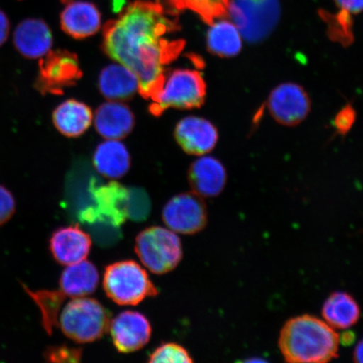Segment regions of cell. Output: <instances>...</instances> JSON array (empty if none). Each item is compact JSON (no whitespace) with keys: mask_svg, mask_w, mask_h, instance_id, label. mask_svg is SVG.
I'll return each mask as SVG.
<instances>
[{"mask_svg":"<svg viewBox=\"0 0 363 363\" xmlns=\"http://www.w3.org/2000/svg\"><path fill=\"white\" fill-rule=\"evenodd\" d=\"M135 252L143 266L157 275L175 269L183 258V247L178 235L161 226L140 231L135 238Z\"/></svg>","mask_w":363,"mask_h":363,"instance_id":"cell-6","label":"cell"},{"mask_svg":"<svg viewBox=\"0 0 363 363\" xmlns=\"http://www.w3.org/2000/svg\"><path fill=\"white\" fill-rule=\"evenodd\" d=\"M157 2L175 15L182 11H192L211 26L226 16L230 0H157Z\"/></svg>","mask_w":363,"mask_h":363,"instance_id":"cell-24","label":"cell"},{"mask_svg":"<svg viewBox=\"0 0 363 363\" xmlns=\"http://www.w3.org/2000/svg\"><path fill=\"white\" fill-rule=\"evenodd\" d=\"M11 30V23L6 13L0 10V47L6 43Z\"/></svg>","mask_w":363,"mask_h":363,"instance_id":"cell-32","label":"cell"},{"mask_svg":"<svg viewBox=\"0 0 363 363\" xmlns=\"http://www.w3.org/2000/svg\"><path fill=\"white\" fill-rule=\"evenodd\" d=\"M342 337H340V342L344 345H349L353 342L354 339H355V335L351 331H347L346 333L342 335Z\"/></svg>","mask_w":363,"mask_h":363,"instance_id":"cell-34","label":"cell"},{"mask_svg":"<svg viewBox=\"0 0 363 363\" xmlns=\"http://www.w3.org/2000/svg\"><path fill=\"white\" fill-rule=\"evenodd\" d=\"M82 76L79 58L67 50L50 51L40 58L34 87L40 94H62Z\"/></svg>","mask_w":363,"mask_h":363,"instance_id":"cell-8","label":"cell"},{"mask_svg":"<svg viewBox=\"0 0 363 363\" xmlns=\"http://www.w3.org/2000/svg\"><path fill=\"white\" fill-rule=\"evenodd\" d=\"M83 356L81 348H74L67 346L49 347L44 352L45 360L50 362H79Z\"/></svg>","mask_w":363,"mask_h":363,"instance_id":"cell-28","label":"cell"},{"mask_svg":"<svg viewBox=\"0 0 363 363\" xmlns=\"http://www.w3.org/2000/svg\"><path fill=\"white\" fill-rule=\"evenodd\" d=\"M207 34V48L214 55L231 57L242 48V36L233 22L218 20L211 25Z\"/></svg>","mask_w":363,"mask_h":363,"instance_id":"cell-23","label":"cell"},{"mask_svg":"<svg viewBox=\"0 0 363 363\" xmlns=\"http://www.w3.org/2000/svg\"><path fill=\"white\" fill-rule=\"evenodd\" d=\"M99 283L97 267L85 259L67 266L59 280V290L67 298L86 297L97 289Z\"/></svg>","mask_w":363,"mask_h":363,"instance_id":"cell-19","label":"cell"},{"mask_svg":"<svg viewBox=\"0 0 363 363\" xmlns=\"http://www.w3.org/2000/svg\"><path fill=\"white\" fill-rule=\"evenodd\" d=\"M353 360L357 363H363V339L357 343L353 352Z\"/></svg>","mask_w":363,"mask_h":363,"instance_id":"cell-33","label":"cell"},{"mask_svg":"<svg viewBox=\"0 0 363 363\" xmlns=\"http://www.w3.org/2000/svg\"><path fill=\"white\" fill-rule=\"evenodd\" d=\"M162 220L175 233L196 234L206 228L208 223L207 207L199 194H180L166 203Z\"/></svg>","mask_w":363,"mask_h":363,"instance_id":"cell-9","label":"cell"},{"mask_svg":"<svg viewBox=\"0 0 363 363\" xmlns=\"http://www.w3.org/2000/svg\"><path fill=\"white\" fill-rule=\"evenodd\" d=\"M110 313L96 299L82 297L68 302L58 325L67 338L77 343H90L104 337L111 325Z\"/></svg>","mask_w":363,"mask_h":363,"instance_id":"cell-4","label":"cell"},{"mask_svg":"<svg viewBox=\"0 0 363 363\" xmlns=\"http://www.w3.org/2000/svg\"><path fill=\"white\" fill-rule=\"evenodd\" d=\"M269 108L272 117L279 123L295 125L306 119L311 110V101L301 86L287 83L272 91Z\"/></svg>","mask_w":363,"mask_h":363,"instance_id":"cell-10","label":"cell"},{"mask_svg":"<svg viewBox=\"0 0 363 363\" xmlns=\"http://www.w3.org/2000/svg\"><path fill=\"white\" fill-rule=\"evenodd\" d=\"M98 85L103 96L113 101H127L139 92V82L134 72L119 62L104 68Z\"/></svg>","mask_w":363,"mask_h":363,"instance_id":"cell-18","label":"cell"},{"mask_svg":"<svg viewBox=\"0 0 363 363\" xmlns=\"http://www.w3.org/2000/svg\"><path fill=\"white\" fill-rule=\"evenodd\" d=\"M111 335L118 352L130 353L149 342L152 326L147 317L135 311H124L111 321Z\"/></svg>","mask_w":363,"mask_h":363,"instance_id":"cell-11","label":"cell"},{"mask_svg":"<svg viewBox=\"0 0 363 363\" xmlns=\"http://www.w3.org/2000/svg\"><path fill=\"white\" fill-rule=\"evenodd\" d=\"M26 292L35 302L42 315V323L47 333L52 335L53 328L58 325V317L60 314L62 303L67 297L60 290H39L31 291L25 285Z\"/></svg>","mask_w":363,"mask_h":363,"instance_id":"cell-25","label":"cell"},{"mask_svg":"<svg viewBox=\"0 0 363 363\" xmlns=\"http://www.w3.org/2000/svg\"><path fill=\"white\" fill-rule=\"evenodd\" d=\"M94 125L98 133L107 140H120L128 135L135 126V116L126 104L110 101L97 108Z\"/></svg>","mask_w":363,"mask_h":363,"instance_id":"cell-17","label":"cell"},{"mask_svg":"<svg viewBox=\"0 0 363 363\" xmlns=\"http://www.w3.org/2000/svg\"><path fill=\"white\" fill-rule=\"evenodd\" d=\"M228 13L242 38L255 43L275 29L281 9L279 0H230Z\"/></svg>","mask_w":363,"mask_h":363,"instance_id":"cell-7","label":"cell"},{"mask_svg":"<svg viewBox=\"0 0 363 363\" xmlns=\"http://www.w3.org/2000/svg\"><path fill=\"white\" fill-rule=\"evenodd\" d=\"M61 28L74 39H85L98 33L101 27V13L95 4L72 1L61 13Z\"/></svg>","mask_w":363,"mask_h":363,"instance_id":"cell-16","label":"cell"},{"mask_svg":"<svg viewBox=\"0 0 363 363\" xmlns=\"http://www.w3.org/2000/svg\"><path fill=\"white\" fill-rule=\"evenodd\" d=\"M175 138L182 149L190 155H204L212 151L218 140L216 127L203 118L188 116L175 128Z\"/></svg>","mask_w":363,"mask_h":363,"instance_id":"cell-13","label":"cell"},{"mask_svg":"<svg viewBox=\"0 0 363 363\" xmlns=\"http://www.w3.org/2000/svg\"><path fill=\"white\" fill-rule=\"evenodd\" d=\"M92 247L89 235L78 225L58 228L49 240L52 255L59 264L69 266L87 258Z\"/></svg>","mask_w":363,"mask_h":363,"instance_id":"cell-12","label":"cell"},{"mask_svg":"<svg viewBox=\"0 0 363 363\" xmlns=\"http://www.w3.org/2000/svg\"><path fill=\"white\" fill-rule=\"evenodd\" d=\"M188 178L193 192L202 198H213L223 191L227 174L223 164L216 158L202 157L190 166Z\"/></svg>","mask_w":363,"mask_h":363,"instance_id":"cell-15","label":"cell"},{"mask_svg":"<svg viewBox=\"0 0 363 363\" xmlns=\"http://www.w3.org/2000/svg\"><path fill=\"white\" fill-rule=\"evenodd\" d=\"M103 286L107 297L119 306H134L158 294L147 271L131 260L117 262L106 267Z\"/></svg>","mask_w":363,"mask_h":363,"instance_id":"cell-5","label":"cell"},{"mask_svg":"<svg viewBox=\"0 0 363 363\" xmlns=\"http://www.w3.org/2000/svg\"><path fill=\"white\" fill-rule=\"evenodd\" d=\"M190 354L181 345L169 342L161 345L151 355L148 362L191 363Z\"/></svg>","mask_w":363,"mask_h":363,"instance_id":"cell-27","label":"cell"},{"mask_svg":"<svg viewBox=\"0 0 363 363\" xmlns=\"http://www.w3.org/2000/svg\"><path fill=\"white\" fill-rule=\"evenodd\" d=\"M340 335L324 320L303 315L289 319L280 331L279 347L286 362L325 363L338 357Z\"/></svg>","mask_w":363,"mask_h":363,"instance_id":"cell-2","label":"cell"},{"mask_svg":"<svg viewBox=\"0 0 363 363\" xmlns=\"http://www.w3.org/2000/svg\"><path fill=\"white\" fill-rule=\"evenodd\" d=\"M93 121V112L87 104L67 99L62 102L52 113L54 126L67 138H78L89 130Z\"/></svg>","mask_w":363,"mask_h":363,"instance_id":"cell-20","label":"cell"},{"mask_svg":"<svg viewBox=\"0 0 363 363\" xmlns=\"http://www.w3.org/2000/svg\"><path fill=\"white\" fill-rule=\"evenodd\" d=\"M320 15L328 25V34L331 40L344 45H348L352 43V16L340 11L335 13L322 11Z\"/></svg>","mask_w":363,"mask_h":363,"instance_id":"cell-26","label":"cell"},{"mask_svg":"<svg viewBox=\"0 0 363 363\" xmlns=\"http://www.w3.org/2000/svg\"><path fill=\"white\" fill-rule=\"evenodd\" d=\"M16 202L12 193L0 184V226L6 224L15 215Z\"/></svg>","mask_w":363,"mask_h":363,"instance_id":"cell-29","label":"cell"},{"mask_svg":"<svg viewBox=\"0 0 363 363\" xmlns=\"http://www.w3.org/2000/svg\"><path fill=\"white\" fill-rule=\"evenodd\" d=\"M340 11L348 15H357L363 11V0H335Z\"/></svg>","mask_w":363,"mask_h":363,"instance_id":"cell-31","label":"cell"},{"mask_svg":"<svg viewBox=\"0 0 363 363\" xmlns=\"http://www.w3.org/2000/svg\"><path fill=\"white\" fill-rule=\"evenodd\" d=\"M13 43L22 57L27 59L42 58L52 50V30L43 20L29 18L16 26Z\"/></svg>","mask_w":363,"mask_h":363,"instance_id":"cell-14","label":"cell"},{"mask_svg":"<svg viewBox=\"0 0 363 363\" xmlns=\"http://www.w3.org/2000/svg\"><path fill=\"white\" fill-rule=\"evenodd\" d=\"M356 120V112L350 106L344 107L340 111L335 120V128L340 134H346L351 129L354 121Z\"/></svg>","mask_w":363,"mask_h":363,"instance_id":"cell-30","label":"cell"},{"mask_svg":"<svg viewBox=\"0 0 363 363\" xmlns=\"http://www.w3.org/2000/svg\"><path fill=\"white\" fill-rule=\"evenodd\" d=\"M177 16L157 1L138 0L104 26V52L134 72L145 99L161 88L166 67L184 48V40L172 38L180 30Z\"/></svg>","mask_w":363,"mask_h":363,"instance_id":"cell-1","label":"cell"},{"mask_svg":"<svg viewBox=\"0 0 363 363\" xmlns=\"http://www.w3.org/2000/svg\"><path fill=\"white\" fill-rule=\"evenodd\" d=\"M206 84L201 72L189 68H178L165 76L157 92L151 98L149 111L159 116L169 108L201 107L206 101Z\"/></svg>","mask_w":363,"mask_h":363,"instance_id":"cell-3","label":"cell"},{"mask_svg":"<svg viewBox=\"0 0 363 363\" xmlns=\"http://www.w3.org/2000/svg\"><path fill=\"white\" fill-rule=\"evenodd\" d=\"M95 170L107 179L124 177L130 167V156L126 147L118 140H108L99 145L93 158Z\"/></svg>","mask_w":363,"mask_h":363,"instance_id":"cell-21","label":"cell"},{"mask_svg":"<svg viewBox=\"0 0 363 363\" xmlns=\"http://www.w3.org/2000/svg\"><path fill=\"white\" fill-rule=\"evenodd\" d=\"M323 320L335 330H347L357 324L361 308L351 294L343 291L331 294L322 307Z\"/></svg>","mask_w":363,"mask_h":363,"instance_id":"cell-22","label":"cell"},{"mask_svg":"<svg viewBox=\"0 0 363 363\" xmlns=\"http://www.w3.org/2000/svg\"><path fill=\"white\" fill-rule=\"evenodd\" d=\"M72 1H75V0H61V2L62 4H67V3H70Z\"/></svg>","mask_w":363,"mask_h":363,"instance_id":"cell-35","label":"cell"}]
</instances>
